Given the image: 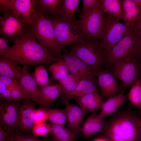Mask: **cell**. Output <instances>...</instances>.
<instances>
[{"mask_svg":"<svg viewBox=\"0 0 141 141\" xmlns=\"http://www.w3.org/2000/svg\"><path fill=\"white\" fill-rule=\"evenodd\" d=\"M6 56L18 64L26 66L39 64H51L58 62L60 58L40 45L28 31L12 46Z\"/></svg>","mask_w":141,"mask_h":141,"instance_id":"cell-1","label":"cell"},{"mask_svg":"<svg viewBox=\"0 0 141 141\" xmlns=\"http://www.w3.org/2000/svg\"><path fill=\"white\" fill-rule=\"evenodd\" d=\"M104 131L108 141H141V119L133 113H120L113 118Z\"/></svg>","mask_w":141,"mask_h":141,"instance_id":"cell-2","label":"cell"},{"mask_svg":"<svg viewBox=\"0 0 141 141\" xmlns=\"http://www.w3.org/2000/svg\"><path fill=\"white\" fill-rule=\"evenodd\" d=\"M105 67L115 79L122 83L123 92L140 78L139 60L134 56L116 60Z\"/></svg>","mask_w":141,"mask_h":141,"instance_id":"cell-3","label":"cell"},{"mask_svg":"<svg viewBox=\"0 0 141 141\" xmlns=\"http://www.w3.org/2000/svg\"><path fill=\"white\" fill-rule=\"evenodd\" d=\"M68 51L96 73L103 69L105 54L97 40H86L73 44Z\"/></svg>","mask_w":141,"mask_h":141,"instance_id":"cell-4","label":"cell"},{"mask_svg":"<svg viewBox=\"0 0 141 141\" xmlns=\"http://www.w3.org/2000/svg\"><path fill=\"white\" fill-rule=\"evenodd\" d=\"M28 31L39 43L54 55L60 57L62 50L56 40L52 23L50 18L38 14Z\"/></svg>","mask_w":141,"mask_h":141,"instance_id":"cell-5","label":"cell"},{"mask_svg":"<svg viewBox=\"0 0 141 141\" xmlns=\"http://www.w3.org/2000/svg\"><path fill=\"white\" fill-rule=\"evenodd\" d=\"M30 24L13 10L0 16V34L7 42L14 44L28 30Z\"/></svg>","mask_w":141,"mask_h":141,"instance_id":"cell-6","label":"cell"},{"mask_svg":"<svg viewBox=\"0 0 141 141\" xmlns=\"http://www.w3.org/2000/svg\"><path fill=\"white\" fill-rule=\"evenodd\" d=\"M50 19L56 39L61 50L65 46L83 42L86 40L78 26L77 20L66 21L57 16Z\"/></svg>","mask_w":141,"mask_h":141,"instance_id":"cell-7","label":"cell"},{"mask_svg":"<svg viewBox=\"0 0 141 141\" xmlns=\"http://www.w3.org/2000/svg\"><path fill=\"white\" fill-rule=\"evenodd\" d=\"M100 0L91 12L82 19L77 20L78 27L86 40H99L101 39L105 20Z\"/></svg>","mask_w":141,"mask_h":141,"instance_id":"cell-8","label":"cell"},{"mask_svg":"<svg viewBox=\"0 0 141 141\" xmlns=\"http://www.w3.org/2000/svg\"><path fill=\"white\" fill-rule=\"evenodd\" d=\"M125 24L118 19L107 15L99 42L105 54L111 50L128 31Z\"/></svg>","mask_w":141,"mask_h":141,"instance_id":"cell-9","label":"cell"},{"mask_svg":"<svg viewBox=\"0 0 141 141\" xmlns=\"http://www.w3.org/2000/svg\"><path fill=\"white\" fill-rule=\"evenodd\" d=\"M139 38L129 29L120 41L105 56L104 65L105 66L116 60L130 55L136 57L135 52Z\"/></svg>","mask_w":141,"mask_h":141,"instance_id":"cell-10","label":"cell"},{"mask_svg":"<svg viewBox=\"0 0 141 141\" xmlns=\"http://www.w3.org/2000/svg\"><path fill=\"white\" fill-rule=\"evenodd\" d=\"M20 101L0 102V126L10 134L18 131L17 122Z\"/></svg>","mask_w":141,"mask_h":141,"instance_id":"cell-11","label":"cell"},{"mask_svg":"<svg viewBox=\"0 0 141 141\" xmlns=\"http://www.w3.org/2000/svg\"><path fill=\"white\" fill-rule=\"evenodd\" d=\"M65 51L60 58L66 64L70 73L77 76L80 80L97 77L96 72L92 68L68 51Z\"/></svg>","mask_w":141,"mask_h":141,"instance_id":"cell-12","label":"cell"},{"mask_svg":"<svg viewBox=\"0 0 141 141\" xmlns=\"http://www.w3.org/2000/svg\"><path fill=\"white\" fill-rule=\"evenodd\" d=\"M23 101L18 111L17 128L18 130L25 133L31 131L34 125V112L37 103L28 98Z\"/></svg>","mask_w":141,"mask_h":141,"instance_id":"cell-13","label":"cell"},{"mask_svg":"<svg viewBox=\"0 0 141 141\" xmlns=\"http://www.w3.org/2000/svg\"><path fill=\"white\" fill-rule=\"evenodd\" d=\"M18 82L22 91L29 99L44 108L39 91L33 75L30 73L27 66H24Z\"/></svg>","mask_w":141,"mask_h":141,"instance_id":"cell-14","label":"cell"},{"mask_svg":"<svg viewBox=\"0 0 141 141\" xmlns=\"http://www.w3.org/2000/svg\"><path fill=\"white\" fill-rule=\"evenodd\" d=\"M97 77L102 93L107 99L115 95L123 88L122 85H119L108 69L105 70L103 69L97 72Z\"/></svg>","mask_w":141,"mask_h":141,"instance_id":"cell-15","label":"cell"},{"mask_svg":"<svg viewBox=\"0 0 141 141\" xmlns=\"http://www.w3.org/2000/svg\"><path fill=\"white\" fill-rule=\"evenodd\" d=\"M38 1V0H12L13 10L31 25L38 15L36 10Z\"/></svg>","mask_w":141,"mask_h":141,"instance_id":"cell-16","label":"cell"},{"mask_svg":"<svg viewBox=\"0 0 141 141\" xmlns=\"http://www.w3.org/2000/svg\"><path fill=\"white\" fill-rule=\"evenodd\" d=\"M61 99L66 106L67 120V128L72 132L78 134L80 132L81 125L85 113L79 106L71 103L68 100Z\"/></svg>","mask_w":141,"mask_h":141,"instance_id":"cell-17","label":"cell"},{"mask_svg":"<svg viewBox=\"0 0 141 141\" xmlns=\"http://www.w3.org/2000/svg\"><path fill=\"white\" fill-rule=\"evenodd\" d=\"M121 2L123 11L122 20L128 28H131L141 15V6L134 0H122Z\"/></svg>","mask_w":141,"mask_h":141,"instance_id":"cell-18","label":"cell"},{"mask_svg":"<svg viewBox=\"0 0 141 141\" xmlns=\"http://www.w3.org/2000/svg\"><path fill=\"white\" fill-rule=\"evenodd\" d=\"M108 123L95 113H93L86 119L80 130L83 135L88 138L92 135L104 131Z\"/></svg>","mask_w":141,"mask_h":141,"instance_id":"cell-19","label":"cell"},{"mask_svg":"<svg viewBox=\"0 0 141 141\" xmlns=\"http://www.w3.org/2000/svg\"><path fill=\"white\" fill-rule=\"evenodd\" d=\"M123 92L117 94L103 101L98 115L101 118L104 119L106 116L115 113L121 106L124 105L127 100V97Z\"/></svg>","mask_w":141,"mask_h":141,"instance_id":"cell-20","label":"cell"},{"mask_svg":"<svg viewBox=\"0 0 141 141\" xmlns=\"http://www.w3.org/2000/svg\"><path fill=\"white\" fill-rule=\"evenodd\" d=\"M15 60L7 56L0 57V75L8 77L18 81L22 68Z\"/></svg>","mask_w":141,"mask_h":141,"instance_id":"cell-21","label":"cell"},{"mask_svg":"<svg viewBox=\"0 0 141 141\" xmlns=\"http://www.w3.org/2000/svg\"><path fill=\"white\" fill-rule=\"evenodd\" d=\"M64 0H38L36 10L38 14L45 17L55 16L59 11Z\"/></svg>","mask_w":141,"mask_h":141,"instance_id":"cell-22","label":"cell"},{"mask_svg":"<svg viewBox=\"0 0 141 141\" xmlns=\"http://www.w3.org/2000/svg\"><path fill=\"white\" fill-rule=\"evenodd\" d=\"M96 77L80 80L75 90L64 99H74L76 97L89 93L98 92V80Z\"/></svg>","mask_w":141,"mask_h":141,"instance_id":"cell-23","label":"cell"},{"mask_svg":"<svg viewBox=\"0 0 141 141\" xmlns=\"http://www.w3.org/2000/svg\"><path fill=\"white\" fill-rule=\"evenodd\" d=\"M44 108H49L51 103L61 96L62 86L60 84L38 86Z\"/></svg>","mask_w":141,"mask_h":141,"instance_id":"cell-24","label":"cell"},{"mask_svg":"<svg viewBox=\"0 0 141 141\" xmlns=\"http://www.w3.org/2000/svg\"><path fill=\"white\" fill-rule=\"evenodd\" d=\"M80 1L79 0H64L59 11L55 17L57 16L66 21L75 20V14L79 11Z\"/></svg>","mask_w":141,"mask_h":141,"instance_id":"cell-25","label":"cell"},{"mask_svg":"<svg viewBox=\"0 0 141 141\" xmlns=\"http://www.w3.org/2000/svg\"><path fill=\"white\" fill-rule=\"evenodd\" d=\"M50 125L52 141H74L79 137L78 134L72 132L64 126L53 124Z\"/></svg>","mask_w":141,"mask_h":141,"instance_id":"cell-26","label":"cell"},{"mask_svg":"<svg viewBox=\"0 0 141 141\" xmlns=\"http://www.w3.org/2000/svg\"><path fill=\"white\" fill-rule=\"evenodd\" d=\"M101 8L107 15L122 20L123 9L120 0H100Z\"/></svg>","mask_w":141,"mask_h":141,"instance_id":"cell-27","label":"cell"},{"mask_svg":"<svg viewBox=\"0 0 141 141\" xmlns=\"http://www.w3.org/2000/svg\"><path fill=\"white\" fill-rule=\"evenodd\" d=\"M80 80L77 75L71 73L59 83L62 86L61 98H64L76 89Z\"/></svg>","mask_w":141,"mask_h":141,"instance_id":"cell-28","label":"cell"},{"mask_svg":"<svg viewBox=\"0 0 141 141\" xmlns=\"http://www.w3.org/2000/svg\"><path fill=\"white\" fill-rule=\"evenodd\" d=\"M53 79L59 82L69 74L68 68L60 58L58 61L51 64L49 68Z\"/></svg>","mask_w":141,"mask_h":141,"instance_id":"cell-29","label":"cell"},{"mask_svg":"<svg viewBox=\"0 0 141 141\" xmlns=\"http://www.w3.org/2000/svg\"><path fill=\"white\" fill-rule=\"evenodd\" d=\"M48 114V120L52 124L64 126L67 119L66 109H54L44 108Z\"/></svg>","mask_w":141,"mask_h":141,"instance_id":"cell-30","label":"cell"},{"mask_svg":"<svg viewBox=\"0 0 141 141\" xmlns=\"http://www.w3.org/2000/svg\"><path fill=\"white\" fill-rule=\"evenodd\" d=\"M128 98L132 104L141 108V80L140 78L131 87Z\"/></svg>","mask_w":141,"mask_h":141,"instance_id":"cell-31","label":"cell"},{"mask_svg":"<svg viewBox=\"0 0 141 141\" xmlns=\"http://www.w3.org/2000/svg\"><path fill=\"white\" fill-rule=\"evenodd\" d=\"M37 84L40 86L52 85L50 80L47 71L43 64L37 66L35 69L33 75Z\"/></svg>","mask_w":141,"mask_h":141,"instance_id":"cell-32","label":"cell"},{"mask_svg":"<svg viewBox=\"0 0 141 141\" xmlns=\"http://www.w3.org/2000/svg\"><path fill=\"white\" fill-rule=\"evenodd\" d=\"M51 126L46 122L34 125L31 131L32 134L36 136H45L50 133Z\"/></svg>","mask_w":141,"mask_h":141,"instance_id":"cell-33","label":"cell"},{"mask_svg":"<svg viewBox=\"0 0 141 141\" xmlns=\"http://www.w3.org/2000/svg\"><path fill=\"white\" fill-rule=\"evenodd\" d=\"M99 0H83L82 12L80 14V19H82L88 16L92 11Z\"/></svg>","mask_w":141,"mask_h":141,"instance_id":"cell-34","label":"cell"},{"mask_svg":"<svg viewBox=\"0 0 141 141\" xmlns=\"http://www.w3.org/2000/svg\"><path fill=\"white\" fill-rule=\"evenodd\" d=\"M99 95L98 92H93L75 97L74 99L82 109Z\"/></svg>","mask_w":141,"mask_h":141,"instance_id":"cell-35","label":"cell"},{"mask_svg":"<svg viewBox=\"0 0 141 141\" xmlns=\"http://www.w3.org/2000/svg\"><path fill=\"white\" fill-rule=\"evenodd\" d=\"M9 136L13 141H42L32 134L22 133L18 131L10 134Z\"/></svg>","mask_w":141,"mask_h":141,"instance_id":"cell-36","label":"cell"},{"mask_svg":"<svg viewBox=\"0 0 141 141\" xmlns=\"http://www.w3.org/2000/svg\"><path fill=\"white\" fill-rule=\"evenodd\" d=\"M103 102L100 95L82 110L85 114L95 112L100 109Z\"/></svg>","mask_w":141,"mask_h":141,"instance_id":"cell-37","label":"cell"},{"mask_svg":"<svg viewBox=\"0 0 141 141\" xmlns=\"http://www.w3.org/2000/svg\"><path fill=\"white\" fill-rule=\"evenodd\" d=\"M48 119V114L44 108L40 107L35 109L34 114V125L45 122Z\"/></svg>","mask_w":141,"mask_h":141,"instance_id":"cell-38","label":"cell"},{"mask_svg":"<svg viewBox=\"0 0 141 141\" xmlns=\"http://www.w3.org/2000/svg\"><path fill=\"white\" fill-rule=\"evenodd\" d=\"M11 97L12 101L24 100L28 98L21 87H15L11 89Z\"/></svg>","mask_w":141,"mask_h":141,"instance_id":"cell-39","label":"cell"},{"mask_svg":"<svg viewBox=\"0 0 141 141\" xmlns=\"http://www.w3.org/2000/svg\"><path fill=\"white\" fill-rule=\"evenodd\" d=\"M0 80L6 85L8 88L11 89L15 87H21L18 81L8 77L0 75Z\"/></svg>","mask_w":141,"mask_h":141,"instance_id":"cell-40","label":"cell"},{"mask_svg":"<svg viewBox=\"0 0 141 141\" xmlns=\"http://www.w3.org/2000/svg\"><path fill=\"white\" fill-rule=\"evenodd\" d=\"M7 42L2 37H0V57L6 56L10 51L12 47L10 46Z\"/></svg>","mask_w":141,"mask_h":141,"instance_id":"cell-41","label":"cell"},{"mask_svg":"<svg viewBox=\"0 0 141 141\" xmlns=\"http://www.w3.org/2000/svg\"><path fill=\"white\" fill-rule=\"evenodd\" d=\"M13 9L12 0H0V11L4 13Z\"/></svg>","mask_w":141,"mask_h":141,"instance_id":"cell-42","label":"cell"},{"mask_svg":"<svg viewBox=\"0 0 141 141\" xmlns=\"http://www.w3.org/2000/svg\"><path fill=\"white\" fill-rule=\"evenodd\" d=\"M130 28L139 39L141 37V15L134 25Z\"/></svg>","mask_w":141,"mask_h":141,"instance_id":"cell-43","label":"cell"},{"mask_svg":"<svg viewBox=\"0 0 141 141\" xmlns=\"http://www.w3.org/2000/svg\"><path fill=\"white\" fill-rule=\"evenodd\" d=\"M0 98L1 100L8 102L12 101L11 97V89L8 88L4 92L0 95Z\"/></svg>","mask_w":141,"mask_h":141,"instance_id":"cell-44","label":"cell"},{"mask_svg":"<svg viewBox=\"0 0 141 141\" xmlns=\"http://www.w3.org/2000/svg\"><path fill=\"white\" fill-rule=\"evenodd\" d=\"M135 55L139 60H141V37L138 39L137 43Z\"/></svg>","mask_w":141,"mask_h":141,"instance_id":"cell-45","label":"cell"},{"mask_svg":"<svg viewBox=\"0 0 141 141\" xmlns=\"http://www.w3.org/2000/svg\"><path fill=\"white\" fill-rule=\"evenodd\" d=\"M10 134L5 131L0 126V141H3L6 138L9 136Z\"/></svg>","mask_w":141,"mask_h":141,"instance_id":"cell-46","label":"cell"},{"mask_svg":"<svg viewBox=\"0 0 141 141\" xmlns=\"http://www.w3.org/2000/svg\"><path fill=\"white\" fill-rule=\"evenodd\" d=\"M8 89L7 86L0 80V95L2 94Z\"/></svg>","mask_w":141,"mask_h":141,"instance_id":"cell-47","label":"cell"},{"mask_svg":"<svg viewBox=\"0 0 141 141\" xmlns=\"http://www.w3.org/2000/svg\"><path fill=\"white\" fill-rule=\"evenodd\" d=\"M93 141H108L104 137L98 138L95 139Z\"/></svg>","mask_w":141,"mask_h":141,"instance_id":"cell-48","label":"cell"},{"mask_svg":"<svg viewBox=\"0 0 141 141\" xmlns=\"http://www.w3.org/2000/svg\"><path fill=\"white\" fill-rule=\"evenodd\" d=\"M3 141H13L10 137L8 136Z\"/></svg>","mask_w":141,"mask_h":141,"instance_id":"cell-49","label":"cell"},{"mask_svg":"<svg viewBox=\"0 0 141 141\" xmlns=\"http://www.w3.org/2000/svg\"><path fill=\"white\" fill-rule=\"evenodd\" d=\"M137 4L141 6V0H134Z\"/></svg>","mask_w":141,"mask_h":141,"instance_id":"cell-50","label":"cell"},{"mask_svg":"<svg viewBox=\"0 0 141 141\" xmlns=\"http://www.w3.org/2000/svg\"><path fill=\"white\" fill-rule=\"evenodd\" d=\"M140 62V79L141 80V60H139Z\"/></svg>","mask_w":141,"mask_h":141,"instance_id":"cell-51","label":"cell"},{"mask_svg":"<svg viewBox=\"0 0 141 141\" xmlns=\"http://www.w3.org/2000/svg\"><path fill=\"white\" fill-rule=\"evenodd\" d=\"M43 141H50L48 139L46 138H45L43 139Z\"/></svg>","mask_w":141,"mask_h":141,"instance_id":"cell-52","label":"cell"},{"mask_svg":"<svg viewBox=\"0 0 141 141\" xmlns=\"http://www.w3.org/2000/svg\"><path fill=\"white\" fill-rule=\"evenodd\" d=\"M140 109V110H141V108Z\"/></svg>","mask_w":141,"mask_h":141,"instance_id":"cell-53","label":"cell"}]
</instances>
